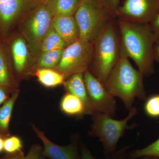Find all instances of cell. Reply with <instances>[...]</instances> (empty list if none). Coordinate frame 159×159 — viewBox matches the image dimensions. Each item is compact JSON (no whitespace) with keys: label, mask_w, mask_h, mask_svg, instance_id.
Returning a JSON list of instances; mask_svg holds the SVG:
<instances>
[{"label":"cell","mask_w":159,"mask_h":159,"mask_svg":"<svg viewBox=\"0 0 159 159\" xmlns=\"http://www.w3.org/2000/svg\"><path fill=\"white\" fill-rule=\"evenodd\" d=\"M117 20L121 33L120 56L132 60L144 76L152 75L155 40L149 24Z\"/></svg>","instance_id":"obj_1"},{"label":"cell","mask_w":159,"mask_h":159,"mask_svg":"<svg viewBox=\"0 0 159 159\" xmlns=\"http://www.w3.org/2000/svg\"><path fill=\"white\" fill-rule=\"evenodd\" d=\"M93 43V59L89 71L104 84L121 57V33L117 18L104 27Z\"/></svg>","instance_id":"obj_2"},{"label":"cell","mask_w":159,"mask_h":159,"mask_svg":"<svg viewBox=\"0 0 159 159\" xmlns=\"http://www.w3.org/2000/svg\"><path fill=\"white\" fill-rule=\"evenodd\" d=\"M144 76L134 67L128 58L121 57L104 85L114 97L122 99L125 108L129 111L135 99L144 100L147 98Z\"/></svg>","instance_id":"obj_3"},{"label":"cell","mask_w":159,"mask_h":159,"mask_svg":"<svg viewBox=\"0 0 159 159\" xmlns=\"http://www.w3.org/2000/svg\"><path fill=\"white\" fill-rule=\"evenodd\" d=\"M129 111L125 119L119 120L100 113L94 112L91 114L93 124L88 135L99 138L104 152L108 156L116 151L118 142L125 131L131 128L129 122L138 114V110L133 107Z\"/></svg>","instance_id":"obj_4"},{"label":"cell","mask_w":159,"mask_h":159,"mask_svg":"<svg viewBox=\"0 0 159 159\" xmlns=\"http://www.w3.org/2000/svg\"><path fill=\"white\" fill-rule=\"evenodd\" d=\"M74 16L79 28L80 39L89 42H93L114 18L97 0H81Z\"/></svg>","instance_id":"obj_5"},{"label":"cell","mask_w":159,"mask_h":159,"mask_svg":"<svg viewBox=\"0 0 159 159\" xmlns=\"http://www.w3.org/2000/svg\"><path fill=\"white\" fill-rule=\"evenodd\" d=\"M53 16L43 2L31 10L20 23V34L25 40L34 59L39 54L41 45L51 27Z\"/></svg>","instance_id":"obj_6"},{"label":"cell","mask_w":159,"mask_h":159,"mask_svg":"<svg viewBox=\"0 0 159 159\" xmlns=\"http://www.w3.org/2000/svg\"><path fill=\"white\" fill-rule=\"evenodd\" d=\"M93 56V42L80 39L64 49L61 59L54 70L66 79L74 74H84L90 68Z\"/></svg>","instance_id":"obj_7"},{"label":"cell","mask_w":159,"mask_h":159,"mask_svg":"<svg viewBox=\"0 0 159 159\" xmlns=\"http://www.w3.org/2000/svg\"><path fill=\"white\" fill-rule=\"evenodd\" d=\"M44 0H0V38L6 40L15 27Z\"/></svg>","instance_id":"obj_8"},{"label":"cell","mask_w":159,"mask_h":159,"mask_svg":"<svg viewBox=\"0 0 159 159\" xmlns=\"http://www.w3.org/2000/svg\"><path fill=\"white\" fill-rule=\"evenodd\" d=\"M84 79L92 113H100L113 118L117 110L115 97L89 71L84 74Z\"/></svg>","instance_id":"obj_9"},{"label":"cell","mask_w":159,"mask_h":159,"mask_svg":"<svg viewBox=\"0 0 159 159\" xmlns=\"http://www.w3.org/2000/svg\"><path fill=\"white\" fill-rule=\"evenodd\" d=\"M159 13V0H125L117 9L116 18L149 24Z\"/></svg>","instance_id":"obj_10"},{"label":"cell","mask_w":159,"mask_h":159,"mask_svg":"<svg viewBox=\"0 0 159 159\" xmlns=\"http://www.w3.org/2000/svg\"><path fill=\"white\" fill-rule=\"evenodd\" d=\"M9 43V54L18 81L31 76L34 59L25 39L20 34L12 37Z\"/></svg>","instance_id":"obj_11"},{"label":"cell","mask_w":159,"mask_h":159,"mask_svg":"<svg viewBox=\"0 0 159 159\" xmlns=\"http://www.w3.org/2000/svg\"><path fill=\"white\" fill-rule=\"evenodd\" d=\"M31 125L43 143L42 154L44 157L50 159H80L77 138L74 139L69 145L61 146L51 142L46 136L44 132L36 125L33 124Z\"/></svg>","instance_id":"obj_12"},{"label":"cell","mask_w":159,"mask_h":159,"mask_svg":"<svg viewBox=\"0 0 159 159\" xmlns=\"http://www.w3.org/2000/svg\"><path fill=\"white\" fill-rule=\"evenodd\" d=\"M0 87L11 94L19 93L18 81L15 74L8 48L0 38Z\"/></svg>","instance_id":"obj_13"},{"label":"cell","mask_w":159,"mask_h":159,"mask_svg":"<svg viewBox=\"0 0 159 159\" xmlns=\"http://www.w3.org/2000/svg\"><path fill=\"white\" fill-rule=\"evenodd\" d=\"M51 26L64 41L67 47L80 39L79 28L74 16H54Z\"/></svg>","instance_id":"obj_14"},{"label":"cell","mask_w":159,"mask_h":159,"mask_svg":"<svg viewBox=\"0 0 159 159\" xmlns=\"http://www.w3.org/2000/svg\"><path fill=\"white\" fill-rule=\"evenodd\" d=\"M63 84L67 93L77 96L82 100L85 105L88 115H91L92 111L84 79V74L80 73L72 75L66 79Z\"/></svg>","instance_id":"obj_15"},{"label":"cell","mask_w":159,"mask_h":159,"mask_svg":"<svg viewBox=\"0 0 159 159\" xmlns=\"http://www.w3.org/2000/svg\"><path fill=\"white\" fill-rule=\"evenodd\" d=\"M81 0H44V4L53 16H74Z\"/></svg>","instance_id":"obj_16"},{"label":"cell","mask_w":159,"mask_h":159,"mask_svg":"<svg viewBox=\"0 0 159 159\" xmlns=\"http://www.w3.org/2000/svg\"><path fill=\"white\" fill-rule=\"evenodd\" d=\"M60 108L63 113L69 116L80 117L88 115L82 100L77 96L66 93L60 101Z\"/></svg>","instance_id":"obj_17"},{"label":"cell","mask_w":159,"mask_h":159,"mask_svg":"<svg viewBox=\"0 0 159 159\" xmlns=\"http://www.w3.org/2000/svg\"><path fill=\"white\" fill-rule=\"evenodd\" d=\"M64 49L52 50L42 52L34 59V64L31 70V75H33L36 70L41 69L54 70L61 59Z\"/></svg>","instance_id":"obj_18"},{"label":"cell","mask_w":159,"mask_h":159,"mask_svg":"<svg viewBox=\"0 0 159 159\" xmlns=\"http://www.w3.org/2000/svg\"><path fill=\"white\" fill-rule=\"evenodd\" d=\"M19 93L11 95L9 99L0 107V135L5 138L11 135L9 124Z\"/></svg>","instance_id":"obj_19"},{"label":"cell","mask_w":159,"mask_h":159,"mask_svg":"<svg viewBox=\"0 0 159 159\" xmlns=\"http://www.w3.org/2000/svg\"><path fill=\"white\" fill-rule=\"evenodd\" d=\"M34 74L38 81L47 88H53L61 85L66 80L63 74L53 69H38Z\"/></svg>","instance_id":"obj_20"},{"label":"cell","mask_w":159,"mask_h":159,"mask_svg":"<svg viewBox=\"0 0 159 159\" xmlns=\"http://www.w3.org/2000/svg\"><path fill=\"white\" fill-rule=\"evenodd\" d=\"M66 47L64 41L51 26L43 40L39 53L52 50L64 49Z\"/></svg>","instance_id":"obj_21"},{"label":"cell","mask_w":159,"mask_h":159,"mask_svg":"<svg viewBox=\"0 0 159 159\" xmlns=\"http://www.w3.org/2000/svg\"><path fill=\"white\" fill-rule=\"evenodd\" d=\"M144 156L159 158V138L155 142L145 147L131 152L127 159H137Z\"/></svg>","instance_id":"obj_22"},{"label":"cell","mask_w":159,"mask_h":159,"mask_svg":"<svg viewBox=\"0 0 159 159\" xmlns=\"http://www.w3.org/2000/svg\"><path fill=\"white\" fill-rule=\"evenodd\" d=\"M144 109L145 113L148 117L159 118V94H154L146 98Z\"/></svg>","instance_id":"obj_23"},{"label":"cell","mask_w":159,"mask_h":159,"mask_svg":"<svg viewBox=\"0 0 159 159\" xmlns=\"http://www.w3.org/2000/svg\"><path fill=\"white\" fill-rule=\"evenodd\" d=\"M23 142L19 137L9 136L5 139L4 151L6 153H13L22 150Z\"/></svg>","instance_id":"obj_24"},{"label":"cell","mask_w":159,"mask_h":159,"mask_svg":"<svg viewBox=\"0 0 159 159\" xmlns=\"http://www.w3.org/2000/svg\"><path fill=\"white\" fill-rule=\"evenodd\" d=\"M114 18H116L117 9L120 5V0H97Z\"/></svg>","instance_id":"obj_25"},{"label":"cell","mask_w":159,"mask_h":159,"mask_svg":"<svg viewBox=\"0 0 159 159\" xmlns=\"http://www.w3.org/2000/svg\"><path fill=\"white\" fill-rule=\"evenodd\" d=\"M43 147L38 144L32 145L25 156L26 159H44L42 154Z\"/></svg>","instance_id":"obj_26"},{"label":"cell","mask_w":159,"mask_h":159,"mask_svg":"<svg viewBox=\"0 0 159 159\" xmlns=\"http://www.w3.org/2000/svg\"><path fill=\"white\" fill-rule=\"evenodd\" d=\"M154 37L155 44L159 43V13L149 23Z\"/></svg>","instance_id":"obj_27"},{"label":"cell","mask_w":159,"mask_h":159,"mask_svg":"<svg viewBox=\"0 0 159 159\" xmlns=\"http://www.w3.org/2000/svg\"><path fill=\"white\" fill-rule=\"evenodd\" d=\"M130 146H126L125 147L117 150L113 154L108 156L106 159H126V151Z\"/></svg>","instance_id":"obj_28"},{"label":"cell","mask_w":159,"mask_h":159,"mask_svg":"<svg viewBox=\"0 0 159 159\" xmlns=\"http://www.w3.org/2000/svg\"><path fill=\"white\" fill-rule=\"evenodd\" d=\"M0 159H26L22 150L13 153H6L0 157Z\"/></svg>","instance_id":"obj_29"},{"label":"cell","mask_w":159,"mask_h":159,"mask_svg":"<svg viewBox=\"0 0 159 159\" xmlns=\"http://www.w3.org/2000/svg\"><path fill=\"white\" fill-rule=\"evenodd\" d=\"M80 159H97L95 158L90 151L84 144L80 145Z\"/></svg>","instance_id":"obj_30"},{"label":"cell","mask_w":159,"mask_h":159,"mask_svg":"<svg viewBox=\"0 0 159 159\" xmlns=\"http://www.w3.org/2000/svg\"><path fill=\"white\" fill-rule=\"evenodd\" d=\"M10 95L8 91L0 87V107L9 99Z\"/></svg>","instance_id":"obj_31"},{"label":"cell","mask_w":159,"mask_h":159,"mask_svg":"<svg viewBox=\"0 0 159 159\" xmlns=\"http://www.w3.org/2000/svg\"><path fill=\"white\" fill-rule=\"evenodd\" d=\"M154 54L155 61H156L159 64V43L155 44L154 48Z\"/></svg>","instance_id":"obj_32"},{"label":"cell","mask_w":159,"mask_h":159,"mask_svg":"<svg viewBox=\"0 0 159 159\" xmlns=\"http://www.w3.org/2000/svg\"><path fill=\"white\" fill-rule=\"evenodd\" d=\"M5 139V138L0 135V153L4 151Z\"/></svg>","instance_id":"obj_33"},{"label":"cell","mask_w":159,"mask_h":159,"mask_svg":"<svg viewBox=\"0 0 159 159\" xmlns=\"http://www.w3.org/2000/svg\"><path fill=\"white\" fill-rule=\"evenodd\" d=\"M139 159H159V158L153 156H144L139 158Z\"/></svg>","instance_id":"obj_34"}]
</instances>
